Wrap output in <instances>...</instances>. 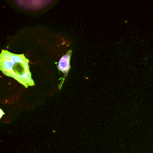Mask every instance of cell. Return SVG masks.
Instances as JSON below:
<instances>
[{
    "mask_svg": "<svg viewBox=\"0 0 153 153\" xmlns=\"http://www.w3.org/2000/svg\"><path fill=\"white\" fill-rule=\"evenodd\" d=\"M29 60L24 54L18 55L3 50L0 55V70L5 76L12 77L26 88L34 86Z\"/></svg>",
    "mask_w": 153,
    "mask_h": 153,
    "instance_id": "obj_1",
    "label": "cell"
},
{
    "mask_svg": "<svg viewBox=\"0 0 153 153\" xmlns=\"http://www.w3.org/2000/svg\"><path fill=\"white\" fill-rule=\"evenodd\" d=\"M72 55V50H70L65 55L60 58L58 68L60 71L64 74L65 76H68L70 70V60Z\"/></svg>",
    "mask_w": 153,
    "mask_h": 153,
    "instance_id": "obj_2",
    "label": "cell"
},
{
    "mask_svg": "<svg viewBox=\"0 0 153 153\" xmlns=\"http://www.w3.org/2000/svg\"><path fill=\"white\" fill-rule=\"evenodd\" d=\"M0 111H1V116H0V117H3V114H4V113L3 112V110H0Z\"/></svg>",
    "mask_w": 153,
    "mask_h": 153,
    "instance_id": "obj_3",
    "label": "cell"
}]
</instances>
